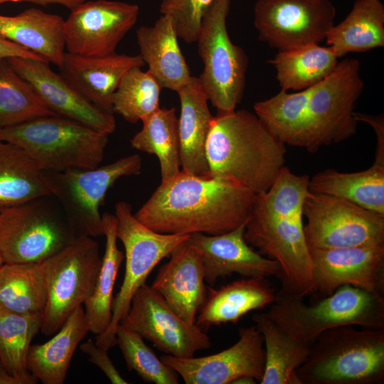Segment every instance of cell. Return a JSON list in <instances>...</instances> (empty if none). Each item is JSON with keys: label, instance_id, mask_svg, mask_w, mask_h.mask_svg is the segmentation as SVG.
<instances>
[{"label": "cell", "instance_id": "cell-11", "mask_svg": "<svg viewBox=\"0 0 384 384\" xmlns=\"http://www.w3.org/2000/svg\"><path fill=\"white\" fill-rule=\"evenodd\" d=\"M303 217V213L274 215L253 207L244 233L249 245L278 263L281 290L302 297L314 292Z\"/></svg>", "mask_w": 384, "mask_h": 384}, {"label": "cell", "instance_id": "cell-8", "mask_svg": "<svg viewBox=\"0 0 384 384\" xmlns=\"http://www.w3.org/2000/svg\"><path fill=\"white\" fill-rule=\"evenodd\" d=\"M364 90L356 58L339 61L334 71L311 88L302 144L310 153L356 133L355 105Z\"/></svg>", "mask_w": 384, "mask_h": 384}, {"label": "cell", "instance_id": "cell-41", "mask_svg": "<svg viewBox=\"0 0 384 384\" xmlns=\"http://www.w3.org/2000/svg\"><path fill=\"white\" fill-rule=\"evenodd\" d=\"M214 0H161L160 12L169 16L177 36L183 41H196L202 18Z\"/></svg>", "mask_w": 384, "mask_h": 384}, {"label": "cell", "instance_id": "cell-42", "mask_svg": "<svg viewBox=\"0 0 384 384\" xmlns=\"http://www.w3.org/2000/svg\"><path fill=\"white\" fill-rule=\"evenodd\" d=\"M80 348L82 353L89 356V361L97 366L112 383H129L114 366L108 356L107 350L98 346L91 338L81 344Z\"/></svg>", "mask_w": 384, "mask_h": 384}, {"label": "cell", "instance_id": "cell-32", "mask_svg": "<svg viewBox=\"0 0 384 384\" xmlns=\"http://www.w3.org/2000/svg\"><path fill=\"white\" fill-rule=\"evenodd\" d=\"M333 49L317 43L278 51L269 60L281 90L309 89L329 76L338 63Z\"/></svg>", "mask_w": 384, "mask_h": 384}, {"label": "cell", "instance_id": "cell-13", "mask_svg": "<svg viewBox=\"0 0 384 384\" xmlns=\"http://www.w3.org/2000/svg\"><path fill=\"white\" fill-rule=\"evenodd\" d=\"M303 215L309 249L384 244V216L347 200L309 191Z\"/></svg>", "mask_w": 384, "mask_h": 384}, {"label": "cell", "instance_id": "cell-10", "mask_svg": "<svg viewBox=\"0 0 384 384\" xmlns=\"http://www.w3.org/2000/svg\"><path fill=\"white\" fill-rule=\"evenodd\" d=\"M47 197L0 211V253L4 262H42L78 237L63 211L56 210Z\"/></svg>", "mask_w": 384, "mask_h": 384}, {"label": "cell", "instance_id": "cell-31", "mask_svg": "<svg viewBox=\"0 0 384 384\" xmlns=\"http://www.w3.org/2000/svg\"><path fill=\"white\" fill-rule=\"evenodd\" d=\"M252 320L264 340L265 362L260 384H301L297 369L306 361L311 343L299 341L282 330L267 312Z\"/></svg>", "mask_w": 384, "mask_h": 384}, {"label": "cell", "instance_id": "cell-17", "mask_svg": "<svg viewBox=\"0 0 384 384\" xmlns=\"http://www.w3.org/2000/svg\"><path fill=\"white\" fill-rule=\"evenodd\" d=\"M160 359L186 384H230L242 376L260 382L265 351L262 334L255 326L241 328L238 341L219 353L188 358L161 355Z\"/></svg>", "mask_w": 384, "mask_h": 384}, {"label": "cell", "instance_id": "cell-26", "mask_svg": "<svg viewBox=\"0 0 384 384\" xmlns=\"http://www.w3.org/2000/svg\"><path fill=\"white\" fill-rule=\"evenodd\" d=\"M64 20L56 14L31 8L14 16L0 15V36L59 67L65 48Z\"/></svg>", "mask_w": 384, "mask_h": 384}, {"label": "cell", "instance_id": "cell-12", "mask_svg": "<svg viewBox=\"0 0 384 384\" xmlns=\"http://www.w3.org/2000/svg\"><path fill=\"white\" fill-rule=\"evenodd\" d=\"M142 158L132 154L93 169L48 171L53 193L78 236L104 235L100 208L108 190L121 177L137 175Z\"/></svg>", "mask_w": 384, "mask_h": 384}, {"label": "cell", "instance_id": "cell-46", "mask_svg": "<svg viewBox=\"0 0 384 384\" xmlns=\"http://www.w3.org/2000/svg\"><path fill=\"white\" fill-rule=\"evenodd\" d=\"M4 262V260H3V258H2L1 255V253H0V266H1Z\"/></svg>", "mask_w": 384, "mask_h": 384}, {"label": "cell", "instance_id": "cell-45", "mask_svg": "<svg viewBox=\"0 0 384 384\" xmlns=\"http://www.w3.org/2000/svg\"><path fill=\"white\" fill-rule=\"evenodd\" d=\"M87 0H0V5L7 2H30L41 6L60 4L73 10Z\"/></svg>", "mask_w": 384, "mask_h": 384}, {"label": "cell", "instance_id": "cell-18", "mask_svg": "<svg viewBox=\"0 0 384 384\" xmlns=\"http://www.w3.org/2000/svg\"><path fill=\"white\" fill-rule=\"evenodd\" d=\"M6 61L55 115L107 135L115 131L113 114L89 102L64 77L54 72L49 62L22 57L9 58Z\"/></svg>", "mask_w": 384, "mask_h": 384}, {"label": "cell", "instance_id": "cell-21", "mask_svg": "<svg viewBox=\"0 0 384 384\" xmlns=\"http://www.w3.org/2000/svg\"><path fill=\"white\" fill-rule=\"evenodd\" d=\"M188 239L173 250L169 261L161 266L151 286L178 316L193 324L206 300L208 289L201 257Z\"/></svg>", "mask_w": 384, "mask_h": 384}, {"label": "cell", "instance_id": "cell-19", "mask_svg": "<svg viewBox=\"0 0 384 384\" xmlns=\"http://www.w3.org/2000/svg\"><path fill=\"white\" fill-rule=\"evenodd\" d=\"M309 251L314 292L328 296L351 285L383 294L384 244Z\"/></svg>", "mask_w": 384, "mask_h": 384}, {"label": "cell", "instance_id": "cell-7", "mask_svg": "<svg viewBox=\"0 0 384 384\" xmlns=\"http://www.w3.org/2000/svg\"><path fill=\"white\" fill-rule=\"evenodd\" d=\"M117 237L124 248L125 270L119 291L113 299L112 319L107 330L97 335L96 344L109 350L117 345L116 329L127 314L132 298L154 268L189 235L164 234L149 228L132 212L131 206L115 205Z\"/></svg>", "mask_w": 384, "mask_h": 384}, {"label": "cell", "instance_id": "cell-27", "mask_svg": "<svg viewBox=\"0 0 384 384\" xmlns=\"http://www.w3.org/2000/svg\"><path fill=\"white\" fill-rule=\"evenodd\" d=\"M309 191L347 200L384 216V151H375L367 169L344 173L326 169L309 180Z\"/></svg>", "mask_w": 384, "mask_h": 384}, {"label": "cell", "instance_id": "cell-23", "mask_svg": "<svg viewBox=\"0 0 384 384\" xmlns=\"http://www.w3.org/2000/svg\"><path fill=\"white\" fill-rule=\"evenodd\" d=\"M181 105L178 120L181 170L196 176H210L206 158V142L213 116L198 77L177 92Z\"/></svg>", "mask_w": 384, "mask_h": 384}, {"label": "cell", "instance_id": "cell-15", "mask_svg": "<svg viewBox=\"0 0 384 384\" xmlns=\"http://www.w3.org/2000/svg\"><path fill=\"white\" fill-rule=\"evenodd\" d=\"M139 334L164 354L188 358L211 346L209 336L196 324L178 316L151 286L144 284L134 295L119 323Z\"/></svg>", "mask_w": 384, "mask_h": 384}, {"label": "cell", "instance_id": "cell-36", "mask_svg": "<svg viewBox=\"0 0 384 384\" xmlns=\"http://www.w3.org/2000/svg\"><path fill=\"white\" fill-rule=\"evenodd\" d=\"M311 88L294 92L281 90L253 105L265 127L285 145L302 146Z\"/></svg>", "mask_w": 384, "mask_h": 384}, {"label": "cell", "instance_id": "cell-29", "mask_svg": "<svg viewBox=\"0 0 384 384\" xmlns=\"http://www.w3.org/2000/svg\"><path fill=\"white\" fill-rule=\"evenodd\" d=\"M53 193L48 173L22 148L0 141V211Z\"/></svg>", "mask_w": 384, "mask_h": 384}, {"label": "cell", "instance_id": "cell-40", "mask_svg": "<svg viewBox=\"0 0 384 384\" xmlns=\"http://www.w3.org/2000/svg\"><path fill=\"white\" fill-rule=\"evenodd\" d=\"M117 344L129 371H134L145 382L155 384H178L179 375L159 358L137 332L119 324Z\"/></svg>", "mask_w": 384, "mask_h": 384}, {"label": "cell", "instance_id": "cell-43", "mask_svg": "<svg viewBox=\"0 0 384 384\" xmlns=\"http://www.w3.org/2000/svg\"><path fill=\"white\" fill-rule=\"evenodd\" d=\"M12 57L29 58L46 60L42 56L0 36V60H4Z\"/></svg>", "mask_w": 384, "mask_h": 384}, {"label": "cell", "instance_id": "cell-38", "mask_svg": "<svg viewBox=\"0 0 384 384\" xmlns=\"http://www.w3.org/2000/svg\"><path fill=\"white\" fill-rule=\"evenodd\" d=\"M48 115L55 114L6 60H0V129Z\"/></svg>", "mask_w": 384, "mask_h": 384}, {"label": "cell", "instance_id": "cell-9", "mask_svg": "<svg viewBox=\"0 0 384 384\" xmlns=\"http://www.w3.org/2000/svg\"><path fill=\"white\" fill-rule=\"evenodd\" d=\"M101 262L99 245L88 236H78L42 262L47 290L41 327L44 335L57 332L68 316L90 298Z\"/></svg>", "mask_w": 384, "mask_h": 384}, {"label": "cell", "instance_id": "cell-22", "mask_svg": "<svg viewBox=\"0 0 384 384\" xmlns=\"http://www.w3.org/2000/svg\"><path fill=\"white\" fill-rule=\"evenodd\" d=\"M144 65L140 55L114 53L90 56L65 52L58 68L60 75L89 102L113 114L112 97L122 77L131 68Z\"/></svg>", "mask_w": 384, "mask_h": 384}, {"label": "cell", "instance_id": "cell-30", "mask_svg": "<svg viewBox=\"0 0 384 384\" xmlns=\"http://www.w3.org/2000/svg\"><path fill=\"white\" fill-rule=\"evenodd\" d=\"M325 41L339 58L384 47V4L356 0L345 18L328 31Z\"/></svg>", "mask_w": 384, "mask_h": 384}, {"label": "cell", "instance_id": "cell-16", "mask_svg": "<svg viewBox=\"0 0 384 384\" xmlns=\"http://www.w3.org/2000/svg\"><path fill=\"white\" fill-rule=\"evenodd\" d=\"M139 8L122 1H85L71 10L64 20V40L68 52L90 56L115 53L127 33L136 23Z\"/></svg>", "mask_w": 384, "mask_h": 384}, {"label": "cell", "instance_id": "cell-1", "mask_svg": "<svg viewBox=\"0 0 384 384\" xmlns=\"http://www.w3.org/2000/svg\"><path fill=\"white\" fill-rule=\"evenodd\" d=\"M255 199V193L231 180L181 170L161 181L134 215L159 233L215 235L246 224Z\"/></svg>", "mask_w": 384, "mask_h": 384}, {"label": "cell", "instance_id": "cell-25", "mask_svg": "<svg viewBox=\"0 0 384 384\" xmlns=\"http://www.w3.org/2000/svg\"><path fill=\"white\" fill-rule=\"evenodd\" d=\"M207 289L206 300L195 322L202 330L222 324H235L250 311L270 306L276 297L265 279L255 277H245L218 289Z\"/></svg>", "mask_w": 384, "mask_h": 384}, {"label": "cell", "instance_id": "cell-37", "mask_svg": "<svg viewBox=\"0 0 384 384\" xmlns=\"http://www.w3.org/2000/svg\"><path fill=\"white\" fill-rule=\"evenodd\" d=\"M42 314H21L0 309V363L11 374L23 375L31 341L41 330Z\"/></svg>", "mask_w": 384, "mask_h": 384}, {"label": "cell", "instance_id": "cell-34", "mask_svg": "<svg viewBox=\"0 0 384 384\" xmlns=\"http://www.w3.org/2000/svg\"><path fill=\"white\" fill-rule=\"evenodd\" d=\"M47 290L42 262L0 266V309L21 314H43Z\"/></svg>", "mask_w": 384, "mask_h": 384}, {"label": "cell", "instance_id": "cell-3", "mask_svg": "<svg viewBox=\"0 0 384 384\" xmlns=\"http://www.w3.org/2000/svg\"><path fill=\"white\" fill-rule=\"evenodd\" d=\"M301 384L384 383V329L341 326L321 334L297 369Z\"/></svg>", "mask_w": 384, "mask_h": 384}, {"label": "cell", "instance_id": "cell-47", "mask_svg": "<svg viewBox=\"0 0 384 384\" xmlns=\"http://www.w3.org/2000/svg\"><path fill=\"white\" fill-rule=\"evenodd\" d=\"M0 141H1V140L0 139Z\"/></svg>", "mask_w": 384, "mask_h": 384}, {"label": "cell", "instance_id": "cell-5", "mask_svg": "<svg viewBox=\"0 0 384 384\" xmlns=\"http://www.w3.org/2000/svg\"><path fill=\"white\" fill-rule=\"evenodd\" d=\"M107 134L58 116L0 129V139L22 148L45 171L93 169L102 162Z\"/></svg>", "mask_w": 384, "mask_h": 384}, {"label": "cell", "instance_id": "cell-44", "mask_svg": "<svg viewBox=\"0 0 384 384\" xmlns=\"http://www.w3.org/2000/svg\"><path fill=\"white\" fill-rule=\"evenodd\" d=\"M38 380L30 372L23 375L10 373L0 363V384H36Z\"/></svg>", "mask_w": 384, "mask_h": 384}, {"label": "cell", "instance_id": "cell-2", "mask_svg": "<svg viewBox=\"0 0 384 384\" xmlns=\"http://www.w3.org/2000/svg\"><path fill=\"white\" fill-rule=\"evenodd\" d=\"M206 151L210 176L257 195L270 188L284 166L287 148L255 114L235 110L213 117Z\"/></svg>", "mask_w": 384, "mask_h": 384}, {"label": "cell", "instance_id": "cell-35", "mask_svg": "<svg viewBox=\"0 0 384 384\" xmlns=\"http://www.w3.org/2000/svg\"><path fill=\"white\" fill-rule=\"evenodd\" d=\"M142 122V129L130 141L132 147L157 156L161 181L174 177L181 170L176 109L159 107Z\"/></svg>", "mask_w": 384, "mask_h": 384}, {"label": "cell", "instance_id": "cell-20", "mask_svg": "<svg viewBox=\"0 0 384 384\" xmlns=\"http://www.w3.org/2000/svg\"><path fill=\"white\" fill-rule=\"evenodd\" d=\"M245 225L220 235H189L188 240L201 257L205 280L208 284L213 285L219 278L233 274L261 279L277 277L279 274L280 268L276 261L256 252L246 242Z\"/></svg>", "mask_w": 384, "mask_h": 384}, {"label": "cell", "instance_id": "cell-14", "mask_svg": "<svg viewBox=\"0 0 384 384\" xmlns=\"http://www.w3.org/2000/svg\"><path fill=\"white\" fill-rule=\"evenodd\" d=\"M336 16L330 0H257L254 26L262 42L280 51L325 41Z\"/></svg>", "mask_w": 384, "mask_h": 384}, {"label": "cell", "instance_id": "cell-28", "mask_svg": "<svg viewBox=\"0 0 384 384\" xmlns=\"http://www.w3.org/2000/svg\"><path fill=\"white\" fill-rule=\"evenodd\" d=\"M89 331L85 309L80 306L50 340L31 345L28 370L43 384H63L75 349Z\"/></svg>", "mask_w": 384, "mask_h": 384}, {"label": "cell", "instance_id": "cell-33", "mask_svg": "<svg viewBox=\"0 0 384 384\" xmlns=\"http://www.w3.org/2000/svg\"><path fill=\"white\" fill-rule=\"evenodd\" d=\"M105 248L92 294L84 304L90 332L97 335L108 328L112 319L113 291L124 252L117 247V218L114 214L102 215Z\"/></svg>", "mask_w": 384, "mask_h": 384}, {"label": "cell", "instance_id": "cell-6", "mask_svg": "<svg viewBox=\"0 0 384 384\" xmlns=\"http://www.w3.org/2000/svg\"><path fill=\"white\" fill-rule=\"evenodd\" d=\"M231 0H214L203 15L196 39L203 69L198 77L218 114L235 110L245 92L248 58L230 40L227 18Z\"/></svg>", "mask_w": 384, "mask_h": 384}, {"label": "cell", "instance_id": "cell-4", "mask_svg": "<svg viewBox=\"0 0 384 384\" xmlns=\"http://www.w3.org/2000/svg\"><path fill=\"white\" fill-rule=\"evenodd\" d=\"M303 298L280 290L267 311L299 341L311 344L323 332L341 326L384 329L383 294L343 285L314 304H306Z\"/></svg>", "mask_w": 384, "mask_h": 384}, {"label": "cell", "instance_id": "cell-24", "mask_svg": "<svg viewBox=\"0 0 384 384\" xmlns=\"http://www.w3.org/2000/svg\"><path fill=\"white\" fill-rule=\"evenodd\" d=\"M136 34L139 55L162 88L177 92L190 81V69L169 16L161 15L152 26H142Z\"/></svg>", "mask_w": 384, "mask_h": 384}, {"label": "cell", "instance_id": "cell-39", "mask_svg": "<svg viewBox=\"0 0 384 384\" xmlns=\"http://www.w3.org/2000/svg\"><path fill=\"white\" fill-rule=\"evenodd\" d=\"M162 87L141 67L129 70L122 77L112 97L113 113L130 123H137L159 108Z\"/></svg>", "mask_w": 384, "mask_h": 384}]
</instances>
